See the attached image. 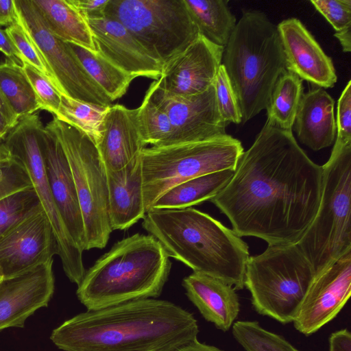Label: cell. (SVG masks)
Returning <instances> with one entry per match:
<instances>
[{
	"label": "cell",
	"instance_id": "6da1fadb",
	"mask_svg": "<svg viewBox=\"0 0 351 351\" xmlns=\"http://www.w3.org/2000/svg\"><path fill=\"white\" fill-rule=\"evenodd\" d=\"M322 184V166L309 158L292 130L267 119L230 180L210 201L239 237L293 244L316 215Z\"/></svg>",
	"mask_w": 351,
	"mask_h": 351
},
{
	"label": "cell",
	"instance_id": "7a4b0ae2",
	"mask_svg": "<svg viewBox=\"0 0 351 351\" xmlns=\"http://www.w3.org/2000/svg\"><path fill=\"white\" fill-rule=\"evenodd\" d=\"M198 333L189 311L147 298L80 313L56 328L50 339L64 351H173Z\"/></svg>",
	"mask_w": 351,
	"mask_h": 351
},
{
	"label": "cell",
	"instance_id": "3957f363",
	"mask_svg": "<svg viewBox=\"0 0 351 351\" xmlns=\"http://www.w3.org/2000/svg\"><path fill=\"white\" fill-rule=\"evenodd\" d=\"M143 228L172 257L193 272L222 280L235 290L244 288L247 244L232 229L189 207L148 210Z\"/></svg>",
	"mask_w": 351,
	"mask_h": 351
},
{
	"label": "cell",
	"instance_id": "277c9868",
	"mask_svg": "<svg viewBox=\"0 0 351 351\" xmlns=\"http://www.w3.org/2000/svg\"><path fill=\"white\" fill-rule=\"evenodd\" d=\"M169 258L151 234L136 233L123 239L86 271L77 297L87 311L156 298L168 280Z\"/></svg>",
	"mask_w": 351,
	"mask_h": 351
},
{
	"label": "cell",
	"instance_id": "5b68a950",
	"mask_svg": "<svg viewBox=\"0 0 351 351\" xmlns=\"http://www.w3.org/2000/svg\"><path fill=\"white\" fill-rule=\"evenodd\" d=\"M221 64L245 123L267 110L276 82L287 71L277 25L263 12L243 10L224 47Z\"/></svg>",
	"mask_w": 351,
	"mask_h": 351
},
{
	"label": "cell",
	"instance_id": "8992f818",
	"mask_svg": "<svg viewBox=\"0 0 351 351\" xmlns=\"http://www.w3.org/2000/svg\"><path fill=\"white\" fill-rule=\"evenodd\" d=\"M322 167L316 215L296 243L315 275L351 251V145L333 147Z\"/></svg>",
	"mask_w": 351,
	"mask_h": 351
},
{
	"label": "cell",
	"instance_id": "52a82bcc",
	"mask_svg": "<svg viewBox=\"0 0 351 351\" xmlns=\"http://www.w3.org/2000/svg\"><path fill=\"white\" fill-rule=\"evenodd\" d=\"M315 276L296 243L268 245L263 253L250 256L244 287L258 314L285 324L293 322Z\"/></svg>",
	"mask_w": 351,
	"mask_h": 351
},
{
	"label": "cell",
	"instance_id": "ba28073f",
	"mask_svg": "<svg viewBox=\"0 0 351 351\" xmlns=\"http://www.w3.org/2000/svg\"><path fill=\"white\" fill-rule=\"evenodd\" d=\"M244 152L229 134L208 140L144 148L141 155L143 195L146 213L171 186L208 173L234 171Z\"/></svg>",
	"mask_w": 351,
	"mask_h": 351
},
{
	"label": "cell",
	"instance_id": "9c48e42d",
	"mask_svg": "<svg viewBox=\"0 0 351 351\" xmlns=\"http://www.w3.org/2000/svg\"><path fill=\"white\" fill-rule=\"evenodd\" d=\"M104 16L121 23L162 66L199 35L184 0H109Z\"/></svg>",
	"mask_w": 351,
	"mask_h": 351
},
{
	"label": "cell",
	"instance_id": "30bf717a",
	"mask_svg": "<svg viewBox=\"0 0 351 351\" xmlns=\"http://www.w3.org/2000/svg\"><path fill=\"white\" fill-rule=\"evenodd\" d=\"M47 124L58 138L70 165L84 223L86 250L104 248L112 229L106 169L96 145L56 117Z\"/></svg>",
	"mask_w": 351,
	"mask_h": 351
},
{
	"label": "cell",
	"instance_id": "8fae6325",
	"mask_svg": "<svg viewBox=\"0 0 351 351\" xmlns=\"http://www.w3.org/2000/svg\"><path fill=\"white\" fill-rule=\"evenodd\" d=\"M43 128L37 113L23 116L9 130L3 142L11 156L18 159L27 170L53 230L64 271L71 282L78 285L86 272L83 252L66 231L51 193L40 145Z\"/></svg>",
	"mask_w": 351,
	"mask_h": 351
},
{
	"label": "cell",
	"instance_id": "7c38bea8",
	"mask_svg": "<svg viewBox=\"0 0 351 351\" xmlns=\"http://www.w3.org/2000/svg\"><path fill=\"white\" fill-rule=\"evenodd\" d=\"M19 23L36 47L49 79L59 92L70 98L103 106L112 101L83 67L68 43L46 27L31 0H14Z\"/></svg>",
	"mask_w": 351,
	"mask_h": 351
},
{
	"label": "cell",
	"instance_id": "4fadbf2b",
	"mask_svg": "<svg viewBox=\"0 0 351 351\" xmlns=\"http://www.w3.org/2000/svg\"><path fill=\"white\" fill-rule=\"evenodd\" d=\"M147 92L169 119L172 133L167 145L201 141L226 134L228 125L220 117L213 84L199 94L178 96L162 90L155 80Z\"/></svg>",
	"mask_w": 351,
	"mask_h": 351
},
{
	"label": "cell",
	"instance_id": "5bb4252c",
	"mask_svg": "<svg viewBox=\"0 0 351 351\" xmlns=\"http://www.w3.org/2000/svg\"><path fill=\"white\" fill-rule=\"evenodd\" d=\"M351 293V251L315 276L293 321L309 336L341 311Z\"/></svg>",
	"mask_w": 351,
	"mask_h": 351
},
{
	"label": "cell",
	"instance_id": "9a60e30c",
	"mask_svg": "<svg viewBox=\"0 0 351 351\" xmlns=\"http://www.w3.org/2000/svg\"><path fill=\"white\" fill-rule=\"evenodd\" d=\"M57 241L43 210L27 217L0 237V276L9 278L53 261Z\"/></svg>",
	"mask_w": 351,
	"mask_h": 351
},
{
	"label": "cell",
	"instance_id": "2e32d148",
	"mask_svg": "<svg viewBox=\"0 0 351 351\" xmlns=\"http://www.w3.org/2000/svg\"><path fill=\"white\" fill-rule=\"evenodd\" d=\"M224 47L198 37L182 52L162 66L158 86L165 92L189 96L206 90L213 84L221 64Z\"/></svg>",
	"mask_w": 351,
	"mask_h": 351
},
{
	"label": "cell",
	"instance_id": "e0dca14e",
	"mask_svg": "<svg viewBox=\"0 0 351 351\" xmlns=\"http://www.w3.org/2000/svg\"><path fill=\"white\" fill-rule=\"evenodd\" d=\"M40 145L55 205L70 237L83 252L86 250L84 228L74 179L63 147L48 124L40 132Z\"/></svg>",
	"mask_w": 351,
	"mask_h": 351
},
{
	"label": "cell",
	"instance_id": "ac0fdd59",
	"mask_svg": "<svg viewBox=\"0 0 351 351\" xmlns=\"http://www.w3.org/2000/svg\"><path fill=\"white\" fill-rule=\"evenodd\" d=\"M53 261L0 281V331L23 328L26 319L47 307L53 294Z\"/></svg>",
	"mask_w": 351,
	"mask_h": 351
},
{
	"label": "cell",
	"instance_id": "d6986e66",
	"mask_svg": "<svg viewBox=\"0 0 351 351\" xmlns=\"http://www.w3.org/2000/svg\"><path fill=\"white\" fill-rule=\"evenodd\" d=\"M277 28L288 71L321 88H332L337 80L332 59L296 18L282 21Z\"/></svg>",
	"mask_w": 351,
	"mask_h": 351
},
{
	"label": "cell",
	"instance_id": "ffe728a7",
	"mask_svg": "<svg viewBox=\"0 0 351 351\" xmlns=\"http://www.w3.org/2000/svg\"><path fill=\"white\" fill-rule=\"evenodd\" d=\"M86 20L96 50L104 57L136 77H160L162 65L121 23L106 16Z\"/></svg>",
	"mask_w": 351,
	"mask_h": 351
},
{
	"label": "cell",
	"instance_id": "44dd1931",
	"mask_svg": "<svg viewBox=\"0 0 351 351\" xmlns=\"http://www.w3.org/2000/svg\"><path fill=\"white\" fill-rule=\"evenodd\" d=\"M138 108L111 105L102 137L96 145L106 171L119 170L139 158L145 145L138 123Z\"/></svg>",
	"mask_w": 351,
	"mask_h": 351
},
{
	"label": "cell",
	"instance_id": "7402d4cb",
	"mask_svg": "<svg viewBox=\"0 0 351 351\" xmlns=\"http://www.w3.org/2000/svg\"><path fill=\"white\" fill-rule=\"evenodd\" d=\"M189 300L217 328L226 332L239 315L240 303L235 289L222 280L193 272L182 280Z\"/></svg>",
	"mask_w": 351,
	"mask_h": 351
},
{
	"label": "cell",
	"instance_id": "603a6c76",
	"mask_svg": "<svg viewBox=\"0 0 351 351\" xmlns=\"http://www.w3.org/2000/svg\"><path fill=\"white\" fill-rule=\"evenodd\" d=\"M106 173L110 226L112 230L128 229L146 214L141 156L123 168Z\"/></svg>",
	"mask_w": 351,
	"mask_h": 351
},
{
	"label": "cell",
	"instance_id": "cb8c5ba5",
	"mask_svg": "<svg viewBox=\"0 0 351 351\" xmlns=\"http://www.w3.org/2000/svg\"><path fill=\"white\" fill-rule=\"evenodd\" d=\"M334 106V99L323 88L303 94L293 124L302 144L318 151L334 143L337 134Z\"/></svg>",
	"mask_w": 351,
	"mask_h": 351
},
{
	"label": "cell",
	"instance_id": "d4e9b609",
	"mask_svg": "<svg viewBox=\"0 0 351 351\" xmlns=\"http://www.w3.org/2000/svg\"><path fill=\"white\" fill-rule=\"evenodd\" d=\"M47 29L56 37L97 51L86 19L69 0H31Z\"/></svg>",
	"mask_w": 351,
	"mask_h": 351
},
{
	"label": "cell",
	"instance_id": "484cf974",
	"mask_svg": "<svg viewBox=\"0 0 351 351\" xmlns=\"http://www.w3.org/2000/svg\"><path fill=\"white\" fill-rule=\"evenodd\" d=\"M234 171L228 169L195 177L164 192L151 208L180 209L210 201L228 182Z\"/></svg>",
	"mask_w": 351,
	"mask_h": 351
},
{
	"label": "cell",
	"instance_id": "4316f807",
	"mask_svg": "<svg viewBox=\"0 0 351 351\" xmlns=\"http://www.w3.org/2000/svg\"><path fill=\"white\" fill-rule=\"evenodd\" d=\"M199 34L225 47L236 25L227 0H184Z\"/></svg>",
	"mask_w": 351,
	"mask_h": 351
},
{
	"label": "cell",
	"instance_id": "83f0119b",
	"mask_svg": "<svg viewBox=\"0 0 351 351\" xmlns=\"http://www.w3.org/2000/svg\"><path fill=\"white\" fill-rule=\"evenodd\" d=\"M68 44L88 75L112 101L125 95L135 76L119 68L97 51Z\"/></svg>",
	"mask_w": 351,
	"mask_h": 351
},
{
	"label": "cell",
	"instance_id": "f1b7e54d",
	"mask_svg": "<svg viewBox=\"0 0 351 351\" xmlns=\"http://www.w3.org/2000/svg\"><path fill=\"white\" fill-rule=\"evenodd\" d=\"M303 94L302 80L285 71L272 90L267 108V119L281 129L291 130Z\"/></svg>",
	"mask_w": 351,
	"mask_h": 351
},
{
	"label": "cell",
	"instance_id": "f546056e",
	"mask_svg": "<svg viewBox=\"0 0 351 351\" xmlns=\"http://www.w3.org/2000/svg\"><path fill=\"white\" fill-rule=\"evenodd\" d=\"M22 66L8 58L0 64V88L19 119L40 110Z\"/></svg>",
	"mask_w": 351,
	"mask_h": 351
},
{
	"label": "cell",
	"instance_id": "4dcf8cb0",
	"mask_svg": "<svg viewBox=\"0 0 351 351\" xmlns=\"http://www.w3.org/2000/svg\"><path fill=\"white\" fill-rule=\"evenodd\" d=\"M60 98L55 117L85 134L97 145L102 137L104 120L110 106L81 101L61 94Z\"/></svg>",
	"mask_w": 351,
	"mask_h": 351
},
{
	"label": "cell",
	"instance_id": "1f68e13d",
	"mask_svg": "<svg viewBox=\"0 0 351 351\" xmlns=\"http://www.w3.org/2000/svg\"><path fill=\"white\" fill-rule=\"evenodd\" d=\"M137 108L139 131L145 145H167L172 133L169 119L155 104L147 91L141 105Z\"/></svg>",
	"mask_w": 351,
	"mask_h": 351
},
{
	"label": "cell",
	"instance_id": "d6a6232c",
	"mask_svg": "<svg viewBox=\"0 0 351 351\" xmlns=\"http://www.w3.org/2000/svg\"><path fill=\"white\" fill-rule=\"evenodd\" d=\"M235 340L245 351H299L282 337L256 321H237L232 326Z\"/></svg>",
	"mask_w": 351,
	"mask_h": 351
},
{
	"label": "cell",
	"instance_id": "836d02e7",
	"mask_svg": "<svg viewBox=\"0 0 351 351\" xmlns=\"http://www.w3.org/2000/svg\"><path fill=\"white\" fill-rule=\"evenodd\" d=\"M43 210L34 189L16 192L0 200V237L13 226Z\"/></svg>",
	"mask_w": 351,
	"mask_h": 351
},
{
	"label": "cell",
	"instance_id": "e575fe53",
	"mask_svg": "<svg viewBox=\"0 0 351 351\" xmlns=\"http://www.w3.org/2000/svg\"><path fill=\"white\" fill-rule=\"evenodd\" d=\"M218 110L222 121L227 125L230 123H241V114L237 99L224 66L221 64L213 82Z\"/></svg>",
	"mask_w": 351,
	"mask_h": 351
},
{
	"label": "cell",
	"instance_id": "d590c367",
	"mask_svg": "<svg viewBox=\"0 0 351 351\" xmlns=\"http://www.w3.org/2000/svg\"><path fill=\"white\" fill-rule=\"evenodd\" d=\"M22 68L34 90L40 110L56 116L61 100L59 92L44 73L26 62H23Z\"/></svg>",
	"mask_w": 351,
	"mask_h": 351
},
{
	"label": "cell",
	"instance_id": "8d00e7d4",
	"mask_svg": "<svg viewBox=\"0 0 351 351\" xmlns=\"http://www.w3.org/2000/svg\"><path fill=\"white\" fill-rule=\"evenodd\" d=\"M32 187L27 170L18 159L12 156L0 161V200L16 192Z\"/></svg>",
	"mask_w": 351,
	"mask_h": 351
},
{
	"label": "cell",
	"instance_id": "74e56055",
	"mask_svg": "<svg viewBox=\"0 0 351 351\" xmlns=\"http://www.w3.org/2000/svg\"><path fill=\"white\" fill-rule=\"evenodd\" d=\"M311 3L335 32L351 29V0H312Z\"/></svg>",
	"mask_w": 351,
	"mask_h": 351
},
{
	"label": "cell",
	"instance_id": "f35d334b",
	"mask_svg": "<svg viewBox=\"0 0 351 351\" xmlns=\"http://www.w3.org/2000/svg\"><path fill=\"white\" fill-rule=\"evenodd\" d=\"M5 32L22 56L24 62L32 66L49 77L48 72L36 47L20 23H17L7 27Z\"/></svg>",
	"mask_w": 351,
	"mask_h": 351
},
{
	"label": "cell",
	"instance_id": "ab89813d",
	"mask_svg": "<svg viewBox=\"0 0 351 351\" xmlns=\"http://www.w3.org/2000/svg\"><path fill=\"white\" fill-rule=\"evenodd\" d=\"M337 136L335 148L351 145V81L350 80L337 103Z\"/></svg>",
	"mask_w": 351,
	"mask_h": 351
},
{
	"label": "cell",
	"instance_id": "60d3db41",
	"mask_svg": "<svg viewBox=\"0 0 351 351\" xmlns=\"http://www.w3.org/2000/svg\"><path fill=\"white\" fill-rule=\"evenodd\" d=\"M87 19L104 16L109 0H69Z\"/></svg>",
	"mask_w": 351,
	"mask_h": 351
},
{
	"label": "cell",
	"instance_id": "b9f144b4",
	"mask_svg": "<svg viewBox=\"0 0 351 351\" xmlns=\"http://www.w3.org/2000/svg\"><path fill=\"white\" fill-rule=\"evenodd\" d=\"M329 351H351V334L348 329H341L330 335Z\"/></svg>",
	"mask_w": 351,
	"mask_h": 351
},
{
	"label": "cell",
	"instance_id": "7bdbcfd3",
	"mask_svg": "<svg viewBox=\"0 0 351 351\" xmlns=\"http://www.w3.org/2000/svg\"><path fill=\"white\" fill-rule=\"evenodd\" d=\"M0 51H1L7 58L17 63L18 64L23 66L24 60L16 49L12 40L7 35L5 29L0 28Z\"/></svg>",
	"mask_w": 351,
	"mask_h": 351
},
{
	"label": "cell",
	"instance_id": "ee69618b",
	"mask_svg": "<svg viewBox=\"0 0 351 351\" xmlns=\"http://www.w3.org/2000/svg\"><path fill=\"white\" fill-rule=\"evenodd\" d=\"M19 23L14 0H0V25L8 27Z\"/></svg>",
	"mask_w": 351,
	"mask_h": 351
},
{
	"label": "cell",
	"instance_id": "f6af8a7d",
	"mask_svg": "<svg viewBox=\"0 0 351 351\" xmlns=\"http://www.w3.org/2000/svg\"><path fill=\"white\" fill-rule=\"evenodd\" d=\"M0 112L8 121L10 129L18 122L19 118L13 111L6 98L0 88Z\"/></svg>",
	"mask_w": 351,
	"mask_h": 351
},
{
	"label": "cell",
	"instance_id": "bcb514c9",
	"mask_svg": "<svg viewBox=\"0 0 351 351\" xmlns=\"http://www.w3.org/2000/svg\"><path fill=\"white\" fill-rule=\"evenodd\" d=\"M173 351H223L215 346L199 342L197 339L184 344Z\"/></svg>",
	"mask_w": 351,
	"mask_h": 351
},
{
	"label": "cell",
	"instance_id": "7dc6e473",
	"mask_svg": "<svg viewBox=\"0 0 351 351\" xmlns=\"http://www.w3.org/2000/svg\"><path fill=\"white\" fill-rule=\"evenodd\" d=\"M334 36L339 40L343 51H351V29H348L339 32H335Z\"/></svg>",
	"mask_w": 351,
	"mask_h": 351
},
{
	"label": "cell",
	"instance_id": "c3c4849f",
	"mask_svg": "<svg viewBox=\"0 0 351 351\" xmlns=\"http://www.w3.org/2000/svg\"><path fill=\"white\" fill-rule=\"evenodd\" d=\"M10 130L7 120L0 112V141H3Z\"/></svg>",
	"mask_w": 351,
	"mask_h": 351
},
{
	"label": "cell",
	"instance_id": "681fc988",
	"mask_svg": "<svg viewBox=\"0 0 351 351\" xmlns=\"http://www.w3.org/2000/svg\"><path fill=\"white\" fill-rule=\"evenodd\" d=\"M11 155L3 141H0V161L11 158Z\"/></svg>",
	"mask_w": 351,
	"mask_h": 351
},
{
	"label": "cell",
	"instance_id": "f907efd6",
	"mask_svg": "<svg viewBox=\"0 0 351 351\" xmlns=\"http://www.w3.org/2000/svg\"><path fill=\"white\" fill-rule=\"evenodd\" d=\"M2 278L0 276V281L1 280Z\"/></svg>",
	"mask_w": 351,
	"mask_h": 351
}]
</instances>
